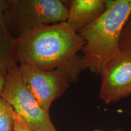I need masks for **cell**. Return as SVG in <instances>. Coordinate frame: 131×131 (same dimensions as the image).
Listing matches in <instances>:
<instances>
[{
	"mask_svg": "<svg viewBox=\"0 0 131 131\" xmlns=\"http://www.w3.org/2000/svg\"><path fill=\"white\" fill-rule=\"evenodd\" d=\"M84 44L67 22L45 26L15 40L16 58L43 70H63L77 81L84 70L79 54Z\"/></svg>",
	"mask_w": 131,
	"mask_h": 131,
	"instance_id": "obj_1",
	"label": "cell"
},
{
	"mask_svg": "<svg viewBox=\"0 0 131 131\" xmlns=\"http://www.w3.org/2000/svg\"><path fill=\"white\" fill-rule=\"evenodd\" d=\"M131 14V0H107L104 13L78 34L84 41L81 58L84 70L100 75L103 65L118 52L123 26Z\"/></svg>",
	"mask_w": 131,
	"mask_h": 131,
	"instance_id": "obj_2",
	"label": "cell"
},
{
	"mask_svg": "<svg viewBox=\"0 0 131 131\" xmlns=\"http://www.w3.org/2000/svg\"><path fill=\"white\" fill-rule=\"evenodd\" d=\"M68 14L60 0H6L4 19L9 35L17 40L42 26L66 22Z\"/></svg>",
	"mask_w": 131,
	"mask_h": 131,
	"instance_id": "obj_3",
	"label": "cell"
},
{
	"mask_svg": "<svg viewBox=\"0 0 131 131\" xmlns=\"http://www.w3.org/2000/svg\"><path fill=\"white\" fill-rule=\"evenodd\" d=\"M1 96L32 130L58 131L50 119L49 112L42 109L24 84L18 63L13 65L6 75Z\"/></svg>",
	"mask_w": 131,
	"mask_h": 131,
	"instance_id": "obj_4",
	"label": "cell"
},
{
	"mask_svg": "<svg viewBox=\"0 0 131 131\" xmlns=\"http://www.w3.org/2000/svg\"><path fill=\"white\" fill-rule=\"evenodd\" d=\"M19 72L24 84L44 110L49 112L52 103L61 96L71 83L63 70H43L27 63H20Z\"/></svg>",
	"mask_w": 131,
	"mask_h": 131,
	"instance_id": "obj_5",
	"label": "cell"
},
{
	"mask_svg": "<svg viewBox=\"0 0 131 131\" xmlns=\"http://www.w3.org/2000/svg\"><path fill=\"white\" fill-rule=\"evenodd\" d=\"M100 97L106 104L131 95V51L119 50L103 65Z\"/></svg>",
	"mask_w": 131,
	"mask_h": 131,
	"instance_id": "obj_6",
	"label": "cell"
},
{
	"mask_svg": "<svg viewBox=\"0 0 131 131\" xmlns=\"http://www.w3.org/2000/svg\"><path fill=\"white\" fill-rule=\"evenodd\" d=\"M107 0H72L69 6L68 23L78 33L94 23L104 13Z\"/></svg>",
	"mask_w": 131,
	"mask_h": 131,
	"instance_id": "obj_7",
	"label": "cell"
},
{
	"mask_svg": "<svg viewBox=\"0 0 131 131\" xmlns=\"http://www.w3.org/2000/svg\"><path fill=\"white\" fill-rule=\"evenodd\" d=\"M16 63L15 40L11 37H0V75L6 77Z\"/></svg>",
	"mask_w": 131,
	"mask_h": 131,
	"instance_id": "obj_8",
	"label": "cell"
},
{
	"mask_svg": "<svg viewBox=\"0 0 131 131\" xmlns=\"http://www.w3.org/2000/svg\"><path fill=\"white\" fill-rule=\"evenodd\" d=\"M14 112L10 104L0 95V131L14 130Z\"/></svg>",
	"mask_w": 131,
	"mask_h": 131,
	"instance_id": "obj_9",
	"label": "cell"
},
{
	"mask_svg": "<svg viewBox=\"0 0 131 131\" xmlns=\"http://www.w3.org/2000/svg\"><path fill=\"white\" fill-rule=\"evenodd\" d=\"M119 49L131 51V14L123 28L119 40Z\"/></svg>",
	"mask_w": 131,
	"mask_h": 131,
	"instance_id": "obj_10",
	"label": "cell"
},
{
	"mask_svg": "<svg viewBox=\"0 0 131 131\" xmlns=\"http://www.w3.org/2000/svg\"><path fill=\"white\" fill-rule=\"evenodd\" d=\"M6 0H0V37H10L6 28L4 19V12Z\"/></svg>",
	"mask_w": 131,
	"mask_h": 131,
	"instance_id": "obj_11",
	"label": "cell"
},
{
	"mask_svg": "<svg viewBox=\"0 0 131 131\" xmlns=\"http://www.w3.org/2000/svg\"><path fill=\"white\" fill-rule=\"evenodd\" d=\"M14 125L13 131H33L26 125L24 121L15 112H14Z\"/></svg>",
	"mask_w": 131,
	"mask_h": 131,
	"instance_id": "obj_12",
	"label": "cell"
},
{
	"mask_svg": "<svg viewBox=\"0 0 131 131\" xmlns=\"http://www.w3.org/2000/svg\"><path fill=\"white\" fill-rule=\"evenodd\" d=\"M5 81H6V77L0 75V95L2 94L3 89H4Z\"/></svg>",
	"mask_w": 131,
	"mask_h": 131,
	"instance_id": "obj_13",
	"label": "cell"
},
{
	"mask_svg": "<svg viewBox=\"0 0 131 131\" xmlns=\"http://www.w3.org/2000/svg\"><path fill=\"white\" fill-rule=\"evenodd\" d=\"M94 131H105V130H102V129H95ZM112 131H123V130H122V129H115V130H112Z\"/></svg>",
	"mask_w": 131,
	"mask_h": 131,
	"instance_id": "obj_14",
	"label": "cell"
}]
</instances>
